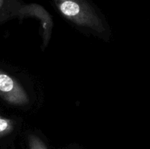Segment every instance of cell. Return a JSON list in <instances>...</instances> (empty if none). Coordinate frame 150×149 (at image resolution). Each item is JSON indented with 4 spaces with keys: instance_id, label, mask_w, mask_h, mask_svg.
<instances>
[{
    "instance_id": "1",
    "label": "cell",
    "mask_w": 150,
    "mask_h": 149,
    "mask_svg": "<svg viewBox=\"0 0 150 149\" xmlns=\"http://www.w3.org/2000/svg\"><path fill=\"white\" fill-rule=\"evenodd\" d=\"M54 2L59 11L70 21L98 32L104 31L100 19L84 0H54Z\"/></svg>"
},
{
    "instance_id": "2",
    "label": "cell",
    "mask_w": 150,
    "mask_h": 149,
    "mask_svg": "<svg viewBox=\"0 0 150 149\" xmlns=\"http://www.w3.org/2000/svg\"><path fill=\"white\" fill-rule=\"evenodd\" d=\"M0 96L13 105H25L29 102L27 94L21 85L1 71H0Z\"/></svg>"
},
{
    "instance_id": "3",
    "label": "cell",
    "mask_w": 150,
    "mask_h": 149,
    "mask_svg": "<svg viewBox=\"0 0 150 149\" xmlns=\"http://www.w3.org/2000/svg\"><path fill=\"white\" fill-rule=\"evenodd\" d=\"M14 128L13 122L0 115V138L10 134Z\"/></svg>"
},
{
    "instance_id": "4",
    "label": "cell",
    "mask_w": 150,
    "mask_h": 149,
    "mask_svg": "<svg viewBox=\"0 0 150 149\" xmlns=\"http://www.w3.org/2000/svg\"><path fill=\"white\" fill-rule=\"evenodd\" d=\"M29 149H48L42 140L34 134L29 137Z\"/></svg>"
},
{
    "instance_id": "5",
    "label": "cell",
    "mask_w": 150,
    "mask_h": 149,
    "mask_svg": "<svg viewBox=\"0 0 150 149\" xmlns=\"http://www.w3.org/2000/svg\"><path fill=\"white\" fill-rule=\"evenodd\" d=\"M4 2H5V0H0V12H1L3 7H4Z\"/></svg>"
}]
</instances>
